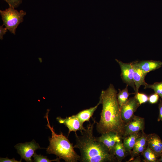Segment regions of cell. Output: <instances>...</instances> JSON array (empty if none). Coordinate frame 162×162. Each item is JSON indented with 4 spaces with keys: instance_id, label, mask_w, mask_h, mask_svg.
<instances>
[{
    "instance_id": "obj_1",
    "label": "cell",
    "mask_w": 162,
    "mask_h": 162,
    "mask_svg": "<svg viewBox=\"0 0 162 162\" xmlns=\"http://www.w3.org/2000/svg\"><path fill=\"white\" fill-rule=\"evenodd\" d=\"M117 92L113 85L110 84L100 94L99 102L102 108L99 122H96V130L102 134L112 132L124 136L125 124L121 115V109L117 99Z\"/></svg>"
},
{
    "instance_id": "obj_2",
    "label": "cell",
    "mask_w": 162,
    "mask_h": 162,
    "mask_svg": "<svg viewBox=\"0 0 162 162\" xmlns=\"http://www.w3.org/2000/svg\"><path fill=\"white\" fill-rule=\"evenodd\" d=\"M93 122H89L86 128L81 132L80 135L75 134L76 143L74 147L79 149L81 162H114L117 161L114 154L110 153L104 145L97 140L93 135L94 125L96 123L92 117Z\"/></svg>"
},
{
    "instance_id": "obj_3",
    "label": "cell",
    "mask_w": 162,
    "mask_h": 162,
    "mask_svg": "<svg viewBox=\"0 0 162 162\" xmlns=\"http://www.w3.org/2000/svg\"><path fill=\"white\" fill-rule=\"evenodd\" d=\"M45 117L47 122V126L50 130L52 134L51 137L49 138V146L46 148L49 154H54L60 159L62 158L66 162H77L79 161L80 156L75 152L73 144L63 134L62 132L59 134H57L50 123L48 114L50 110H47Z\"/></svg>"
},
{
    "instance_id": "obj_4",
    "label": "cell",
    "mask_w": 162,
    "mask_h": 162,
    "mask_svg": "<svg viewBox=\"0 0 162 162\" xmlns=\"http://www.w3.org/2000/svg\"><path fill=\"white\" fill-rule=\"evenodd\" d=\"M2 25L11 33L15 34L16 28L19 24L23 21V17L26 13L23 10L19 11L14 8L9 7L5 10H0Z\"/></svg>"
},
{
    "instance_id": "obj_5",
    "label": "cell",
    "mask_w": 162,
    "mask_h": 162,
    "mask_svg": "<svg viewBox=\"0 0 162 162\" xmlns=\"http://www.w3.org/2000/svg\"><path fill=\"white\" fill-rule=\"evenodd\" d=\"M15 147L20 155L21 160L24 159L28 162H32L31 158L35 154V151L42 148L34 140L31 142L18 143Z\"/></svg>"
},
{
    "instance_id": "obj_6",
    "label": "cell",
    "mask_w": 162,
    "mask_h": 162,
    "mask_svg": "<svg viewBox=\"0 0 162 162\" xmlns=\"http://www.w3.org/2000/svg\"><path fill=\"white\" fill-rule=\"evenodd\" d=\"M140 105L136 97L130 98L121 108V115L125 124L134 116V113Z\"/></svg>"
},
{
    "instance_id": "obj_7",
    "label": "cell",
    "mask_w": 162,
    "mask_h": 162,
    "mask_svg": "<svg viewBox=\"0 0 162 162\" xmlns=\"http://www.w3.org/2000/svg\"><path fill=\"white\" fill-rule=\"evenodd\" d=\"M115 60L121 68V76L123 81L131 87L135 91L136 87L133 80L134 70L131 62L124 63L117 59Z\"/></svg>"
},
{
    "instance_id": "obj_8",
    "label": "cell",
    "mask_w": 162,
    "mask_h": 162,
    "mask_svg": "<svg viewBox=\"0 0 162 162\" xmlns=\"http://www.w3.org/2000/svg\"><path fill=\"white\" fill-rule=\"evenodd\" d=\"M144 118L134 115L124 127V131L122 139L128 135L143 131L145 128Z\"/></svg>"
},
{
    "instance_id": "obj_9",
    "label": "cell",
    "mask_w": 162,
    "mask_h": 162,
    "mask_svg": "<svg viewBox=\"0 0 162 162\" xmlns=\"http://www.w3.org/2000/svg\"><path fill=\"white\" fill-rule=\"evenodd\" d=\"M100 136L96 137L98 142L103 143L110 152L114 154L113 149L116 142L122 140V137L116 133L109 132L101 134Z\"/></svg>"
},
{
    "instance_id": "obj_10",
    "label": "cell",
    "mask_w": 162,
    "mask_h": 162,
    "mask_svg": "<svg viewBox=\"0 0 162 162\" xmlns=\"http://www.w3.org/2000/svg\"><path fill=\"white\" fill-rule=\"evenodd\" d=\"M57 120L61 124H65L68 129V137L70 133L74 131L76 133L78 130L80 131L85 128L83 126V124L75 116L73 115L71 116L66 117L65 118H62L60 117L56 118Z\"/></svg>"
},
{
    "instance_id": "obj_11",
    "label": "cell",
    "mask_w": 162,
    "mask_h": 162,
    "mask_svg": "<svg viewBox=\"0 0 162 162\" xmlns=\"http://www.w3.org/2000/svg\"><path fill=\"white\" fill-rule=\"evenodd\" d=\"M148 146L158 158L162 153V141L157 134H151L147 135Z\"/></svg>"
},
{
    "instance_id": "obj_12",
    "label": "cell",
    "mask_w": 162,
    "mask_h": 162,
    "mask_svg": "<svg viewBox=\"0 0 162 162\" xmlns=\"http://www.w3.org/2000/svg\"><path fill=\"white\" fill-rule=\"evenodd\" d=\"M147 135L144 130L142 131L132 151L130 154L131 158L130 160H133L135 157L139 155L148 146Z\"/></svg>"
},
{
    "instance_id": "obj_13",
    "label": "cell",
    "mask_w": 162,
    "mask_h": 162,
    "mask_svg": "<svg viewBox=\"0 0 162 162\" xmlns=\"http://www.w3.org/2000/svg\"><path fill=\"white\" fill-rule=\"evenodd\" d=\"M133 67L134 72L133 80L136 87L135 93L138 92L140 87L141 85L145 86L147 83L145 80L147 73L143 71L138 66L136 61L131 62Z\"/></svg>"
},
{
    "instance_id": "obj_14",
    "label": "cell",
    "mask_w": 162,
    "mask_h": 162,
    "mask_svg": "<svg viewBox=\"0 0 162 162\" xmlns=\"http://www.w3.org/2000/svg\"><path fill=\"white\" fill-rule=\"evenodd\" d=\"M139 67L144 72L148 73L160 68L162 62L160 61L144 60L140 62L137 61Z\"/></svg>"
},
{
    "instance_id": "obj_15",
    "label": "cell",
    "mask_w": 162,
    "mask_h": 162,
    "mask_svg": "<svg viewBox=\"0 0 162 162\" xmlns=\"http://www.w3.org/2000/svg\"><path fill=\"white\" fill-rule=\"evenodd\" d=\"M141 132L130 134L122 139L123 146L128 154H130L136 140L140 136Z\"/></svg>"
},
{
    "instance_id": "obj_16",
    "label": "cell",
    "mask_w": 162,
    "mask_h": 162,
    "mask_svg": "<svg viewBox=\"0 0 162 162\" xmlns=\"http://www.w3.org/2000/svg\"><path fill=\"white\" fill-rule=\"evenodd\" d=\"M100 104V103L99 102L95 106L83 110L75 115L83 124L86 121L90 122V118L92 117L94 112Z\"/></svg>"
},
{
    "instance_id": "obj_17",
    "label": "cell",
    "mask_w": 162,
    "mask_h": 162,
    "mask_svg": "<svg viewBox=\"0 0 162 162\" xmlns=\"http://www.w3.org/2000/svg\"><path fill=\"white\" fill-rule=\"evenodd\" d=\"M113 153L117 162H121L128 154L125 150L122 140L116 144L113 149Z\"/></svg>"
},
{
    "instance_id": "obj_18",
    "label": "cell",
    "mask_w": 162,
    "mask_h": 162,
    "mask_svg": "<svg viewBox=\"0 0 162 162\" xmlns=\"http://www.w3.org/2000/svg\"><path fill=\"white\" fill-rule=\"evenodd\" d=\"M128 85H127L125 88L122 90L118 89V92L117 94V99L120 109L127 102L129 95L131 94L128 92Z\"/></svg>"
},
{
    "instance_id": "obj_19",
    "label": "cell",
    "mask_w": 162,
    "mask_h": 162,
    "mask_svg": "<svg viewBox=\"0 0 162 162\" xmlns=\"http://www.w3.org/2000/svg\"><path fill=\"white\" fill-rule=\"evenodd\" d=\"M146 162H158L159 158L148 146L145 150L141 153Z\"/></svg>"
},
{
    "instance_id": "obj_20",
    "label": "cell",
    "mask_w": 162,
    "mask_h": 162,
    "mask_svg": "<svg viewBox=\"0 0 162 162\" xmlns=\"http://www.w3.org/2000/svg\"><path fill=\"white\" fill-rule=\"evenodd\" d=\"M144 88H151L153 89L154 93L157 94L162 99V81L155 82L152 84L147 83L144 86Z\"/></svg>"
},
{
    "instance_id": "obj_21",
    "label": "cell",
    "mask_w": 162,
    "mask_h": 162,
    "mask_svg": "<svg viewBox=\"0 0 162 162\" xmlns=\"http://www.w3.org/2000/svg\"><path fill=\"white\" fill-rule=\"evenodd\" d=\"M33 157L34 158L33 161L35 162H60V159L58 157H57L55 159L50 160L46 156L41 155L40 154L38 155L36 153Z\"/></svg>"
},
{
    "instance_id": "obj_22",
    "label": "cell",
    "mask_w": 162,
    "mask_h": 162,
    "mask_svg": "<svg viewBox=\"0 0 162 162\" xmlns=\"http://www.w3.org/2000/svg\"><path fill=\"white\" fill-rule=\"evenodd\" d=\"M135 96L137 101L140 105L145 103L148 101V97L146 94L138 92L135 93Z\"/></svg>"
},
{
    "instance_id": "obj_23",
    "label": "cell",
    "mask_w": 162,
    "mask_h": 162,
    "mask_svg": "<svg viewBox=\"0 0 162 162\" xmlns=\"http://www.w3.org/2000/svg\"><path fill=\"white\" fill-rule=\"evenodd\" d=\"M7 2L9 5V7L15 8L22 3V0H3Z\"/></svg>"
},
{
    "instance_id": "obj_24",
    "label": "cell",
    "mask_w": 162,
    "mask_h": 162,
    "mask_svg": "<svg viewBox=\"0 0 162 162\" xmlns=\"http://www.w3.org/2000/svg\"><path fill=\"white\" fill-rule=\"evenodd\" d=\"M159 98V96L157 94L154 93L149 96L148 101L151 104H155L158 102Z\"/></svg>"
},
{
    "instance_id": "obj_25",
    "label": "cell",
    "mask_w": 162,
    "mask_h": 162,
    "mask_svg": "<svg viewBox=\"0 0 162 162\" xmlns=\"http://www.w3.org/2000/svg\"><path fill=\"white\" fill-rule=\"evenodd\" d=\"M159 114L158 118V121H162V100H160V102L158 105Z\"/></svg>"
},
{
    "instance_id": "obj_26",
    "label": "cell",
    "mask_w": 162,
    "mask_h": 162,
    "mask_svg": "<svg viewBox=\"0 0 162 162\" xmlns=\"http://www.w3.org/2000/svg\"><path fill=\"white\" fill-rule=\"evenodd\" d=\"M3 25L0 26V39L2 40L3 39V36L8 31L7 29L5 27H3Z\"/></svg>"
},
{
    "instance_id": "obj_27",
    "label": "cell",
    "mask_w": 162,
    "mask_h": 162,
    "mask_svg": "<svg viewBox=\"0 0 162 162\" xmlns=\"http://www.w3.org/2000/svg\"><path fill=\"white\" fill-rule=\"evenodd\" d=\"M22 160L20 161L16 160L15 158L11 159L8 158L7 157L6 158H0V162H21Z\"/></svg>"
},
{
    "instance_id": "obj_28",
    "label": "cell",
    "mask_w": 162,
    "mask_h": 162,
    "mask_svg": "<svg viewBox=\"0 0 162 162\" xmlns=\"http://www.w3.org/2000/svg\"><path fill=\"white\" fill-rule=\"evenodd\" d=\"M158 162H162V153L158 159Z\"/></svg>"
},
{
    "instance_id": "obj_29",
    "label": "cell",
    "mask_w": 162,
    "mask_h": 162,
    "mask_svg": "<svg viewBox=\"0 0 162 162\" xmlns=\"http://www.w3.org/2000/svg\"><path fill=\"white\" fill-rule=\"evenodd\" d=\"M38 59H39V61L40 62V63H42V58H39Z\"/></svg>"
}]
</instances>
